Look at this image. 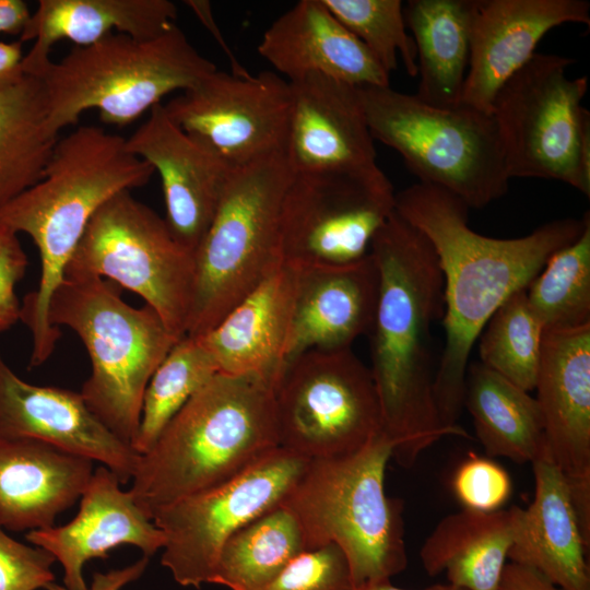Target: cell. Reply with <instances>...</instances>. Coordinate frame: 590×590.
Segmentation results:
<instances>
[{"mask_svg":"<svg viewBox=\"0 0 590 590\" xmlns=\"http://www.w3.org/2000/svg\"><path fill=\"white\" fill-rule=\"evenodd\" d=\"M396 211L428 238L439 262L445 345L435 370V403L442 425L469 438L458 420L475 341L496 309L526 290L547 259L580 235L590 215L553 221L518 238H493L470 228L461 199L421 182L396 193Z\"/></svg>","mask_w":590,"mask_h":590,"instance_id":"obj_1","label":"cell"},{"mask_svg":"<svg viewBox=\"0 0 590 590\" xmlns=\"http://www.w3.org/2000/svg\"><path fill=\"white\" fill-rule=\"evenodd\" d=\"M369 253L378 271L369 369L392 458L410 468L441 438L458 436L440 422L434 397L432 329L444 316V279L428 238L396 209Z\"/></svg>","mask_w":590,"mask_h":590,"instance_id":"obj_2","label":"cell"},{"mask_svg":"<svg viewBox=\"0 0 590 590\" xmlns=\"http://www.w3.org/2000/svg\"><path fill=\"white\" fill-rule=\"evenodd\" d=\"M153 174L148 162L127 150L125 138L82 126L57 140L43 178L0 208V224L28 235L40 258L38 286L24 297L20 311L32 334V367L50 357L60 338L49 323V302L92 216Z\"/></svg>","mask_w":590,"mask_h":590,"instance_id":"obj_3","label":"cell"},{"mask_svg":"<svg viewBox=\"0 0 590 590\" xmlns=\"http://www.w3.org/2000/svg\"><path fill=\"white\" fill-rule=\"evenodd\" d=\"M276 379L215 374L140 455L130 492L151 517L157 508L237 475L280 447Z\"/></svg>","mask_w":590,"mask_h":590,"instance_id":"obj_4","label":"cell"},{"mask_svg":"<svg viewBox=\"0 0 590 590\" xmlns=\"http://www.w3.org/2000/svg\"><path fill=\"white\" fill-rule=\"evenodd\" d=\"M391 458L382 433L352 455L310 460L282 503L298 519L307 551H342L354 590L391 580L408 565L403 504L385 489Z\"/></svg>","mask_w":590,"mask_h":590,"instance_id":"obj_5","label":"cell"},{"mask_svg":"<svg viewBox=\"0 0 590 590\" xmlns=\"http://www.w3.org/2000/svg\"><path fill=\"white\" fill-rule=\"evenodd\" d=\"M216 70L176 24L146 40L113 33L74 47L58 62L51 60L38 76L47 130L58 139L88 109L97 110L103 122L123 127L165 95L189 90Z\"/></svg>","mask_w":590,"mask_h":590,"instance_id":"obj_6","label":"cell"},{"mask_svg":"<svg viewBox=\"0 0 590 590\" xmlns=\"http://www.w3.org/2000/svg\"><path fill=\"white\" fill-rule=\"evenodd\" d=\"M120 293L106 279L64 276L51 295L48 319L52 327L72 329L85 345L92 370L80 393L131 445L146 386L178 339L152 307H132Z\"/></svg>","mask_w":590,"mask_h":590,"instance_id":"obj_7","label":"cell"},{"mask_svg":"<svg viewBox=\"0 0 590 590\" xmlns=\"http://www.w3.org/2000/svg\"><path fill=\"white\" fill-rule=\"evenodd\" d=\"M293 170L284 153L233 170L194 251L187 334L200 337L283 263L281 211Z\"/></svg>","mask_w":590,"mask_h":590,"instance_id":"obj_8","label":"cell"},{"mask_svg":"<svg viewBox=\"0 0 590 590\" xmlns=\"http://www.w3.org/2000/svg\"><path fill=\"white\" fill-rule=\"evenodd\" d=\"M357 91L373 139L398 152L421 184L452 193L469 209L507 192L510 178L492 114L435 107L390 85Z\"/></svg>","mask_w":590,"mask_h":590,"instance_id":"obj_9","label":"cell"},{"mask_svg":"<svg viewBox=\"0 0 590 590\" xmlns=\"http://www.w3.org/2000/svg\"><path fill=\"white\" fill-rule=\"evenodd\" d=\"M569 57L535 52L492 106L509 178L563 181L590 196L588 76L570 79Z\"/></svg>","mask_w":590,"mask_h":590,"instance_id":"obj_10","label":"cell"},{"mask_svg":"<svg viewBox=\"0 0 590 590\" xmlns=\"http://www.w3.org/2000/svg\"><path fill=\"white\" fill-rule=\"evenodd\" d=\"M64 276L106 278L142 297L178 340L187 334L196 288L194 252L131 191L115 194L95 212Z\"/></svg>","mask_w":590,"mask_h":590,"instance_id":"obj_11","label":"cell"},{"mask_svg":"<svg viewBox=\"0 0 590 590\" xmlns=\"http://www.w3.org/2000/svg\"><path fill=\"white\" fill-rule=\"evenodd\" d=\"M274 403L280 447L309 460L352 455L384 433L371 371L351 349L288 361Z\"/></svg>","mask_w":590,"mask_h":590,"instance_id":"obj_12","label":"cell"},{"mask_svg":"<svg viewBox=\"0 0 590 590\" xmlns=\"http://www.w3.org/2000/svg\"><path fill=\"white\" fill-rule=\"evenodd\" d=\"M309 461L278 447L232 479L154 510L163 566L184 587L212 583L227 539L281 505Z\"/></svg>","mask_w":590,"mask_h":590,"instance_id":"obj_13","label":"cell"},{"mask_svg":"<svg viewBox=\"0 0 590 590\" xmlns=\"http://www.w3.org/2000/svg\"><path fill=\"white\" fill-rule=\"evenodd\" d=\"M396 209L392 184L378 167L294 173L281 211L284 263L340 266L366 258Z\"/></svg>","mask_w":590,"mask_h":590,"instance_id":"obj_14","label":"cell"},{"mask_svg":"<svg viewBox=\"0 0 590 590\" xmlns=\"http://www.w3.org/2000/svg\"><path fill=\"white\" fill-rule=\"evenodd\" d=\"M164 109L176 126L236 169L285 152L292 91L273 71L238 76L216 70Z\"/></svg>","mask_w":590,"mask_h":590,"instance_id":"obj_15","label":"cell"},{"mask_svg":"<svg viewBox=\"0 0 590 590\" xmlns=\"http://www.w3.org/2000/svg\"><path fill=\"white\" fill-rule=\"evenodd\" d=\"M534 390L546 455L568 483L590 538V324L544 332Z\"/></svg>","mask_w":590,"mask_h":590,"instance_id":"obj_16","label":"cell"},{"mask_svg":"<svg viewBox=\"0 0 590 590\" xmlns=\"http://www.w3.org/2000/svg\"><path fill=\"white\" fill-rule=\"evenodd\" d=\"M126 148L158 173L165 221L176 239L194 252L234 168L176 126L162 103L152 107L148 119L126 139Z\"/></svg>","mask_w":590,"mask_h":590,"instance_id":"obj_17","label":"cell"},{"mask_svg":"<svg viewBox=\"0 0 590 590\" xmlns=\"http://www.w3.org/2000/svg\"><path fill=\"white\" fill-rule=\"evenodd\" d=\"M0 437L46 442L132 480L140 455L117 437L87 406L80 392L21 379L0 354Z\"/></svg>","mask_w":590,"mask_h":590,"instance_id":"obj_18","label":"cell"},{"mask_svg":"<svg viewBox=\"0 0 590 590\" xmlns=\"http://www.w3.org/2000/svg\"><path fill=\"white\" fill-rule=\"evenodd\" d=\"M565 23L590 25L586 0H475L461 104L491 114L502 86L535 54L546 33Z\"/></svg>","mask_w":590,"mask_h":590,"instance_id":"obj_19","label":"cell"},{"mask_svg":"<svg viewBox=\"0 0 590 590\" xmlns=\"http://www.w3.org/2000/svg\"><path fill=\"white\" fill-rule=\"evenodd\" d=\"M290 85L292 113L284 154L294 173L378 167L357 86L321 74Z\"/></svg>","mask_w":590,"mask_h":590,"instance_id":"obj_20","label":"cell"},{"mask_svg":"<svg viewBox=\"0 0 590 590\" xmlns=\"http://www.w3.org/2000/svg\"><path fill=\"white\" fill-rule=\"evenodd\" d=\"M117 475L104 465L94 470L80 497L76 516L63 526L32 530L28 542L51 554L63 568L69 590L87 588L83 567L94 558L105 559L119 545H133L149 557L162 550L164 533L123 491Z\"/></svg>","mask_w":590,"mask_h":590,"instance_id":"obj_21","label":"cell"},{"mask_svg":"<svg viewBox=\"0 0 590 590\" xmlns=\"http://www.w3.org/2000/svg\"><path fill=\"white\" fill-rule=\"evenodd\" d=\"M292 267L287 362L311 350L351 349L358 337L369 333L378 297V271L370 253L347 264Z\"/></svg>","mask_w":590,"mask_h":590,"instance_id":"obj_22","label":"cell"},{"mask_svg":"<svg viewBox=\"0 0 590 590\" xmlns=\"http://www.w3.org/2000/svg\"><path fill=\"white\" fill-rule=\"evenodd\" d=\"M258 52L288 82L321 74L354 86L390 85V74L323 0H300L280 15Z\"/></svg>","mask_w":590,"mask_h":590,"instance_id":"obj_23","label":"cell"},{"mask_svg":"<svg viewBox=\"0 0 590 590\" xmlns=\"http://www.w3.org/2000/svg\"><path fill=\"white\" fill-rule=\"evenodd\" d=\"M531 464L534 496L526 509H517L508 560L533 568L563 590H590V542L568 483L546 450Z\"/></svg>","mask_w":590,"mask_h":590,"instance_id":"obj_24","label":"cell"},{"mask_svg":"<svg viewBox=\"0 0 590 590\" xmlns=\"http://www.w3.org/2000/svg\"><path fill=\"white\" fill-rule=\"evenodd\" d=\"M93 464L43 441L0 437V524L11 531L55 526L80 499Z\"/></svg>","mask_w":590,"mask_h":590,"instance_id":"obj_25","label":"cell"},{"mask_svg":"<svg viewBox=\"0 0 590 590\" xmlns=\"http://www.w3.org/2000/svg\"><path fill=\"white\" fill-rule=\"evenodd\" d=\"M295 273L283 266L197 337L219 373L260 374L279 380L287 363Z\"/></svg>","mask_w":590,"mask_h":590,"instance_id":"obj_26","label":"cell"},{"mask_svg":"<svg viewBox=\"0 0 590 590\" xmlns=\"http://www.w3.org/2000/svg\"><path fill=\"white\" fill-rule=\"evenodd\" d=\"M176 5L168 0H40L20 35L33 40L23 71L38 78L51 61L52 46L68 39L90 46L113 34L152 39L175 24Z\"/></svg>","mask_w":590,"mask_h":590,"instance_id":"obj_27","label":"cell"},{"mask_svg":"<svg viewBox=\"0 0 590 590\" xmlns=\"http://www.w3.org/2000/svg\"><path fill=\"white\" fill-rule=\"evenodd\" d=\"M517 509H462L444 517L420 550L426 574H445L447 582L467 590H496L514 542Z\"/></svg>","mask_w":590,"mask_h":590,"instance_id":"obj_28","label":"cell"},{"mask_svg":"<svg viewBox=\"0 0 590 590\" xmlns=\"http://www.w3.org/2000/svg\"><path fill=\"white\" fill-rule=\"evenodd\" d=\"M475 0H411L403 8L416 47L417 91L422 102L460 106L470 59Z\"/></svg>","mask_w":590,"mask_h":590,"instance_id":"obj_29","label":"cell"},{"mask_svg":"<svg viewBox=\"0 0 590 590\" xmlns=\"http://www.w3.org/2000/svg\"><path fill=\"white\" fill-rule=\"evenodd\" d=\"M463 405L488 456L522 464L532 463L546 450L535 398L480 362L469 364Z\"/></svg>","mask_w":590,"mask_h":590,"instance_id":"obj_30","label":"cell"},{"mask_svg":"<svg viewBox=\"0 0 590 590\" xmlns=\"http://www.w3.org/2000/svg\"><path fill=\"white\" fill-rule=\"evenodd\" d=\"M57 140L39 78L25 73L0 90V208L43 178Z\"/></svg>","mask_w":590,"mask_h":590,"instance_id":"obj_31","label":"cell"},{"mask_svg":"<svg viewBox=\"0 0 590 590\" xmlns=\"http://www.w3.org/2000/svg\"><path fill=\"white\" fill-rule=\"evenodd\" d=\"M306 551L298 519L281 504L227 539L212 583L231 590H261Z\"/></svg>","mask_w":590,"mask_h":590,"instance_id":"obj_32","label":"cell"},{"mask_svg":"<svg viewBox=\"0 0 590 590\" xmlns=\"http://www.w3.org/2000/svg\"><path fill=\"white\" fill-rule=\"evenodd\" d=\"M526 295L544 332L590 324V219L575 240L547 259Z\"/></svg>","mask_w":590,"mask_h":590,"instance_id":"obj_33","label":"cell"},{"mask_svg":"<svg viewBox=\"0 0 590 590\" xmlns=\"http://www.w3.org/2000/svg\"><path fill=\"white\" fill-rule=\"evenodd\" d=\"M217 373L197 337L178 340L146 386L139 428L131 442L134 451L148 452L178 411Z\"/></svg>","mask_w":590,"mask_h":590,"instance_id":"obj_34","label":"cell"},{"mask_svg":"<svg viewBox=\"0 0 590 590\" xmlns=\"http://www.w3.org/2000/svg\"><path fill=\"white\" fill-rule=\"evenodd\" d=\"M544 329L526 290L508 297L479 335L480 363L530 392L534 390Z\"/></svg>","mask_w":590,"mask_h":590,"instance_id":"obj_35","label":"cell"},{"mask_svg":"<svg viewBox=\"0 0 590 590\" xmlns=\"http://www.w3.org/2000/svg\"><path fill=\"white\" fill-rule=\"evenodd\" d=\"M335 17L375 57L389 74L401 57L408 74L417 76V55L406 32L400 0H323Z\"/></svg>","mask_w":590,"mask_h":590,"instance_id":"obj_36","label":"cell"},{"mask_svg":"<svg viewBox=\"0 0 590 590\" xmlns=\"http://www.w3.org/2000/svg\"><path fill=\"white\" fill-rule=\"evenodd\" d=\"M261 590H354L350 566L335 544L306 551Z\"/></svg>","mask_w":590,"mask_h":590,"instance_id":"obj_37","label":"cell"},{"mask_svg":"<svg viewBox=\"0 0 590 590\" xmlns=\"http://www.w3.org/2000/svg\"><path fill=\"white\" fill-rule=\"evenodd\" d=\"M451 485L463 509L483 512L502 509L512 491L508 472L493 460L474 452H470L458 465Z\"/></svg>","mask_w":590,"mask_h":590,"instance_id":"obj_38","label":"cell"},{"mask_svg":"<svg viewBox=\"0 0 590 590\" xmlns=\"http://www.w3.org/2000/svg\"><path fill=\"white\" fill-rule=\"evenodd\" d=\"M55 557L9 536L0 524V590H36L54 582Z\"/></svg>","mask_w":590,"mask_h":590,"instance_id":"obj_39","label":"cell"},{"mask_svg":"<svg viewBox=\"0 0 590 590\" xmlns=\"http://www.w3.org/2000/svg\"><path fill=\"white\" fill-rule=\"evenodd\" d=\"M27 257L17 234L0 224V334L20 320L16 285L23 279Z\"/></svg>","mask_w":590,"mask_h":590,"instance_id":"obj_40","label":"cell"},{"mask_svg":"<svg viewBox=\"0 0 590 590\" xmlns=\"http://www.w3.org/2000/svg\"><path fill=\"white\" fill-rule=\"evenodd\" d=\"M496 590H563L539 571L507 562Z\"/></svg>","mask_w":590,"mask_h":590,"instance_id":"obj_41","label":"cell"},{"mask_svg":"<svg viewBox=\"0 0 590 590\" xmlns=\"http://www.w3.org/2000/svg\"><path fill=\"white\" fill-rule=\"evenodd\" d=\"M149 563V557L143 556L132 565L126 566L120 569H114L107 573H96L93 577V582L90 588L85 590H120L129 582L138 579L145 570ZM46 590H69L66 587L49 583L45 588Z\"/></svg>","mask_w":590,"mask_h":590,"instance_id":"obj_42","label":"cell"},{"mask_svg":"<svg viewBox=\"0 0 590 590\" xmlns=\"http://www.w3.org/2000/svg\"><path fill=\"white\" fill-rule=\"evenodd\" d=\"M187 5L192 9L194 14L199 17L201 23L205 26V28L212 34V36L217 39L219 45L223 49V51L226 54L231 64H232V73L238 76H248L250 73L241 66L237 59L235 58V55L229 49L228 45L226 44L225 39L222 37L220 28L217 27L211 5L209 1L204 0H188L186 1Z\"/></svg>","mask_w":590,"mask_h":590,"instance_id":"obj_43","label":"cell"},{"mask_svg":"<svg viewBox=\"0 0 590 590\" xmlns=\"http://www.w3.org/2000/svg\"><path fill=\"white\" fill-rule=\"evenodd\" d=\"M22 42H0V90L5 88L23 78Z\"/></svg>","mask_w":590,"mask_h":590,"instance_id":"obj_44","label":"cell"},{"mask_svg":"<svg viewBox=\"0 0 590 590\" xmlns=\"http://www.w3.org/2000/svg\"><path fill=\"white\" fill-rule=\"evenodd\" d=\"M31 12L22 0H0V33L20 34L23 32Z\"/></svg>","mask_w":590,"mask_h":590,"instance_id":"obj_45","label":"cell"},{"mask_svg":"<svg viewBox=\"0 0 590 590\" xmlns=\"http://www.w3.org/2000/svg\"><path fill=\"white\" fill-rule=\"evenodd\" d=\"M356 590H409V589L396 587L394 585L391 583V580H388V581H382V582L365 586ZM423 590H467V589L446 582V583H436Z\"/></svg>","mask_w":590,"mask_h":590,"instance_id":"obj_46","label":"cell"}]
</instances>
